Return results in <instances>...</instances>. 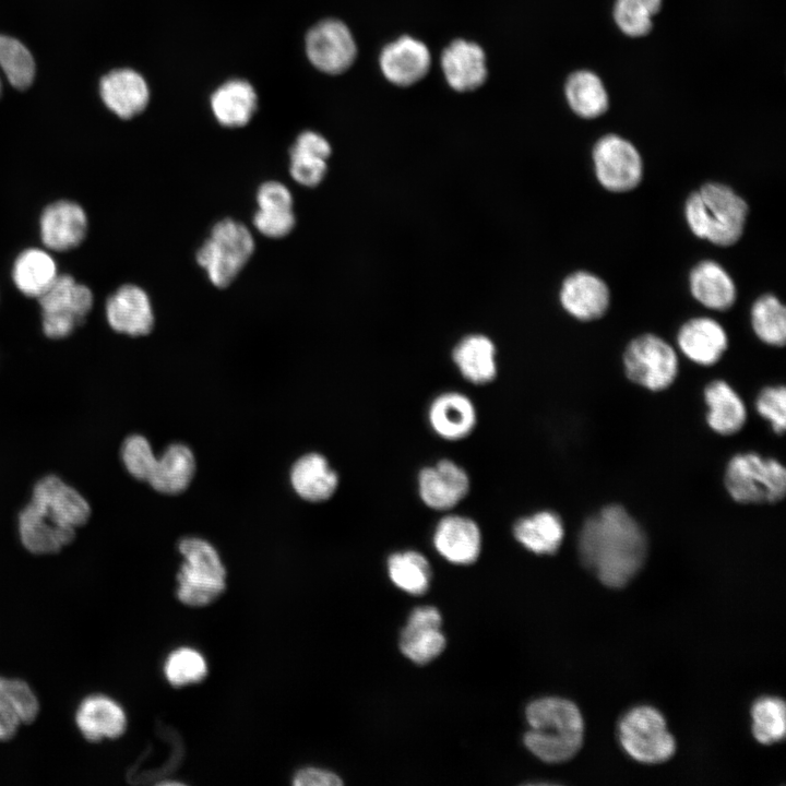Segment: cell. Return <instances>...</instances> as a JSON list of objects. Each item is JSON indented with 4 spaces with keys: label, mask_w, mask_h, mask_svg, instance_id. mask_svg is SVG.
<instances>
[{
    "label": "cell",
    "mask_w": 786,
    "mask_h": 786,
    "mask_svg": "<svg viewBox=\"0 0 786 786\" xmlns=\"http://www.w3.org/2000/svg\"><path fill=\"white\" fill-rule=\"evenodd\" d=\"M646 536L639 523L619 504H609L588 517L579 536L583 565L606 586L627 585L642 568Z\"/></svg>",
    "instance_id": "obj_1"
},
{
    "label": "cell",
    "mask_w": 786,
    "mask_h": 786,
    "mask_svg": "<svg viewBox=\"0 0 786 786\" xmlns=\"http://www.w3.org/2000/svg\"><path fill=\"white\" fill-rule=\"evenodd\" d=\"M529 729L525 747L539 760L562 763L572 759L584 740V720L570 700L546 696L532 701L525 710Z\"/></svg>",
    "instance_id": "obj_2"
},
{
    "label": "cell",
    "mask_w": 786,
    "mask_h": 786,
    "mask_svg": "<svg viewBox=\"0 0 786 786\" xmlns=\"http://www.w3.org/2000/svg\"><path fill=\"white\" fill-rule=\"evenodd\" d=\"M684 214L696 237L727 247L742 236L748 205L728 186L708 182L689 195Z\"/></svg>",
    "instance_id": "obj_3"
},
{
    "label": "cell",
    "mask_w": 786,
    "mask_h": 786,
    "mask_svg": "<svg viewBox=\"0 0 786 786\" xmlns=\"http://www.w3.org/2000/svg\"><path fill=\"white\" fill-rule=\"evenodd\" d=\"M183 562L177 574L178 599L191 607H203L226 588V569L215 547L207 540L188 536L178 543Z\"/></svg>",
    "instance_id": "obj_4"
},
{
    "label": "cell",
    "mask_w": 786,
    "mask_h": 786,
    "mask_svg": "<svg viewBox=\"0 0 786 786\" xmlns=\"http://www.w3.org/2000/svg\"><path fill=\"white\" fill-rule=\"evenodd\" d=\"M254 251V239L241 223L225 218L212 228L196 252V262L216 287L228 286Z\"/></svg>",
    "instance_id": "obj_5"
},
{
    "label": "cell",
    "mask_w": 786,
    "mask_h": 786,
    "mask_svg": "<svg viewBox=\"0 0 786 786\" xmlns=\"http://www.w3.org/2000/svg\"><path fill=\"white\" fill-rule=\"evenodd\" d=\"M725 486L738 503H775L786 493V469L774 458L740 453L727 464Z\"/></svg>",
    "instance_id": "obj_6"
},
{
    "label": "cell",
    "mask_w": 786,
    "mask_h": 786,
    "mask_svg": "<svg viewBox=\"0 0 786 786\" xmlns=\"http://www.w3.org/2000/svg\"><path fill=\"white\" fill-rule=\"evenodd\" d=\"M618 728L621 747L638 762L663 763L676 751V741L663 714L652 706L631 708L622 716Z\"/></svg>",
    "instance_id": "obj_7"
},
{
    "label": "cell",
    "mask_w": 786,
    "mask_h": 786,
    "mask_svg": "<svg viewBox=\"0 0 786 786\" xmlns=\"http://www.w3.org/2000/svg\"><path fill=\"white\" fill-rule=\"evenodd\" d=\"M41 309L43 330L50 338H63L82 324L93 307V293L69 274H58L37 298Z\"/></svg>",
    "instance_id": "obj_8"
},
{
    "label": "cell",
    "mask_w": 786,
    "mask_h": 786,
    "mask_svg": "<svg viewBox=\"0 0 786 786\" xmlns=\"http://www.w3.org/2000/svg\"><path fill=\"white\" fill-rule=\"evenodd\" d=\"M623 365L628 379L651 391L665 390L678 373L676 352L654 334L632 340L624 352Z\"/></svg>",
    "instance_id": "obj_9"
},
{
    "label": "cell",
    "mask_w": 786,
    "mask_h": 786,
    "mask_svg": "<svg viewBox=\"0 0 786 786\" xmlns=\"http://www.w3.org/2000/svg\"><path fill=\"white\" fill-rule=\"evenodd\" d=\"M596 178L612 192L634 189L641 181L643 164L638 150L627 140L608 134L593 150Z\"/></svg>",
    "instance_id": "obj_10"
},
{
    "label": "cell",
    "mask_w": 786,
    "mask_h": 786,
    "mask_svg": "<svg viewBox=\"0 0 786 786\" xmlns=\"http://www.w3.org/2000/svg\"><path fill=\"white\" fill-rule=\"evenodd\" d=\"M306 52L318 70L340 74L354 63L357 47L349 28L338 20L329 19L308 32Z\"/></svg>",
    "instance_id": "obj_11"
},
{
    "label": "cell",
    "mask_w": 786,
    "mask_h": 786,
    "mask_svg": "<svg viewBox=\"0 0 786 786\" xmlns=\"http://www.w3.org/2000/svg\"><path fill=\"white\" fill-rule=\"evenodd\" d=\"M417 483L421 501L436 511L453 509L471 489L467 472L449 458L420 469Z\"/></svg>",
    "instance_id": "obj_12"
},
{
    "label": "cell",
    "mask_w": 786,
    "mask_h": 786,
    "mask_svg": "<svg viewBox=\"0 0 786 786\" xmlns=\"http://www.w3.org/2000/svg\"><path fill=\"white\" fill-rule=\"evenodd\" d=\"M31 503L59 526L73 531L83 525L91 513L87 501L53 475L35 485Z\"/></svg>",
    "instance_id": "obj_13"
},
{
    "label": "cell",
    "mask_w": 786,
    "mask_h": 786,
    "mask_svg": "<svg viewBox=\"0 0 786 786\" xmlns=\"http://www.w3.org/2000/svg\"><path fill=\"white\" fill-rule=\"evenodd\" d=\"M442 618L432 606L415 608L403 628L398 646L405 657L418 665L428 664L445 648L446 640L441 632Z\"/></svg>",
    "instance_id": "obj_14"
},
{
    "label": "cell",
    "mask_w": 786,
    "mask_h": 786,
    "mask_svg": "<svg viewBox=\"0 0 786 786\" xmlns=\"http://www.w3.org/2000/svg\"><path fill=\"white\" fill-rule=\"evenodd\" d=\"M87 226L86 213L80 204L60 200L44 209L39 218L40 239L52 251H68L81 245Z\"/></svg>",
    "instance_id": "obj_15"
},
{
    "label": "cell",
    "mask_w": 786,
    "mask_h": 786,
    "mask_svg": "<svg viewBox=\"0 0 786 786\" xmlns=\"http://www.w3.org/2000/svg\"><path fill=\"white\" fill-rule=\"evenodd\" d=\"M432 543L445 560L454 564H471L480 555L481 533L473 519L448 514L437 523Z\"/></svg>",
    "instance_id": "obj_16"
},
{
    "label": "cell",
    "mask_w": 786,
    "mask_h": 786,
    "mask_svg": "<svg viewBox=\"0 0 786 786\" xmlns=\"http://www.w3.org/2000/svg\"><path fill=\"white\" fill-rule=\"evenodd\" d=\"M106 318L118 333L130 336L148 334L154 325V312L147 294L139 286L119 287L106 302Z\"/></svg>",
    "instance_id": "obj_17"
},
{
    "label": "cell",
    "mask_w": 786,
    "mask_h": 786,
    "mask_svg": "<svg viewBox=\"0 0 786 786\" xmlns=\"http://www.w3.org/2000/svg\"><path fill=\"white\" fill-rule=\"evenodd\" d=\"M379 63L388 81L397 86H409L427 74L431 57L424 43L402 36L382 49Z\"/></svg>",
    "instance_id": "obj_18"
},
{
    "label": "cell",
    "mask_w": 786,
    "mask_h": 786,
    "mask_svg": "<svg viewBox=\"0 0 786 786\" xmlns=\"http://www.w3.org/2000/svg\"><path fill=\"white\" fill-rule=\"evenodd\" d=\"M428 421L433 432L448 441L468 437L477 422V413L472 400L457 391L437 395L428 407Z\"/></svg>",
    "instance_id": "obj_19"
},
{
    "label": "cell",
    "mask_w": 786,
    "mask_h": 786,
    "mask_svg": "<svg viewBox=\"0 0 786 786\" xmlns=\"http://www.w3.org/2000/svg\"><path fill=\"white\" fill-rule=\"evenodd\" d=\"M609 289L596 275L580 271L569 275L560 290L562 307L581 321L596 320L609 306Z\"/></svg>",
    "instance_id": "obj_20"
},
{
    "label": "cell",
    "mask_w": 786,
    "mask_h": 786,
    "mask_svg": "<svg viewBox=\"0 0 786 786\" xmlns=\"http://www.w3.org/2000/svg\"><path fill=\"white\" fill-rule=\"evenodd\" d=\"M99 91L105 105L121 119L141 114L150 99L143 76L131 69H118L100 80Z\"/></svg>",
    "instance_id": "obj_21"
},
{
    "label": "cell",
    "mask_w": 786,
    "mask_h": 786,
    "mask_svg": "<svg viewBox=\"0 0 786 786\" xmlns=\"http://www.w3.org/2000/svg\"><path fill=\"white\" fill-rule=\"evenodd\" d=\"M441 68L449 85L458 92L479 87L487 78L485 52L464 39L452 41L442 52Z\"/></svg>",
    "instance_id": "obj_22"
},
{
    "label": "cell",
    "mask_w": 786,
    "mask_h": 786,
    "mask_svg": "<svg viewBox=\"0 0 786 786\" xmlns=\"http://www.w3.org/2000/svg\"><path fill=\"white\" fill-rule=\"evenodd\" d=\"M75 722L85 739L93 742L116 739L127 728V716L121 705L103 694L85 698L78 707Z\"/></svg>",
    "instance_id": "obj_23"
},
{
    "label": "cell",
    "mask_w": 786,
    "mask_h": 786,
    "mask_svg": "<svg viewBox=\"0 0 786 786\" xmlns=\"http://www.w3.org/2000/svg\"><path fill=\"white\" fill-rule=\"evenodd\" d=\"M289 480L294 491L309 502L330 499L338 487V475L326 457L311 452L301 455L290 468Z\"/></svg>",
    "instance_id": "obj_24"
},
{
    "label": "cell",
    "mask_w": 786,
    "mask_h": 786,
    "mask_svg": "<svg viewBox=\"0 0 786 786\" xmlns=\"http://www.w3.org/2000/svg\"><path fill=\"white\" fill-rule=\"evenodd\" d=\"M677 342L681 352L702 366L716 364L727 348L728 338L723 326L710 318H694L680 329Z\"/></svg>",
    "instance_id": "obj_25"
},
{
    "label": "cell",
    "mask_w": 786,
    "mask_h": 786,
    "mask_svg": "<svg viewBox=\"0 0 786 786\" xmlns=\"http://www.w3.org/2000/svg\"><path fill=\"white\" fill-rule=\"evenodd\" d=\"M38 712V699L24 680L0 676V740L11 739L21 725L35 720Z\"/></svg>",
    "instance_id": "obj_26"
},
{
    "label": "cell",
    "mask_w": 786,
    "mask_h": 786,
    "mask_svg": "<svg viewBox=\"0 0 786 786\" xmlns=\"http://www.w3.org/2000/svg\"><path fill=\"white\" fill-rule=\"evenodd\" d=\"M195 467L192 450L183 443H171L156 457L147 483L158 492L178 495L191 484Z\"/></svg>",
    "instance_id": "obj_27"
},
{
    "label": "cell",
    "mask_w": 786,
    "mask_h": 786,
    "mask_svg": "<svg viewBox=\"0 0 786 786\" xmlns=\"http://www.w3.org/2000/svg\"><path fill=\"white\" fill-rule=\"evenodd\" d=\"M19 532L24 547L37 555L60 551L75 535V531L59 526L31 502L20 513Z\"/></svg>",
    "instance_id": "obj_28"
},
{
    "label": "cell",
    "mask_w": 786,
    "mask_h": 786,
    "mask_svg": "<svg viewBox=\"0 0 786 786\" xmlns=\"http://www.w3.org/2000/svg\"><path fill=\"white\" fill-rule=\"evenodd\" d=\"M452 359L461 376L473 384H488L497 377L496 346L485 335L473 334L461 340Z\"/></svg>",
    "instance_id": "obj_29"
},
{
    "label": "cell",
    "mask_w": 786,
    "mask_h": 786,
    "mask_svg": "<svg viewBox=\"0 0 786 786\" xmlns=\"http://www.w3.org/2000/svg\"><path fill=\"white\" fill-rule=\"evenodd\" d=\"M258 105L257 93L245 80H230L222 84L211 96V108L216 120L228 128L247 124Z\"/></svg>",
    "instance_id": "obj_30"
},
{
    "label": "cell",
    "mask_w": 786,
    "mask_h": 786,
    "mask_svg": "<svg viewBox=\"0 0 786 786\" xmlns=\"http://www.w3.org/2000/svg\"><path fill=\"white\" fill-rule=\"evenodd\" d=\"M689 282L693 297L710 309L726 310L735 302L734 281L717 262L706 260L696 264Z\"/></svg>",
    "instance_id": "obj_31"
},
{
    "label": "cell",
    "mask_w": 786,
    "mask_h": 786,
    "mask_svg": "<svg viewBox=\"0 0 786 786\" xmlns=\"http://www.w3.org/2000/svg\"><path fill=\"white\" fill-rule=\"evenodd\" d=\"M704 398L708 406L707 424L715 432L730 436L743 427L747 419L745 403L727 382H710Z\"/></svg>",
    "instance_id": "obj_32"
},
{
    "label": "cell",
    "mask_w": 786,
    "mask_h": 786,
    "mask_svg": "<svg viewBox=\"0 0 786 786\" xmlns=\"http://www.w3.org/2000/svg\"><path fill=\"white\" fill-rule=\"evenodd\" d=\"M515 539L536 555H552L559 549L564 527L561 517L549 510L519 519L513 526Z\"/></svg>",
    "instance_id": "obj_33"
},
{
    "label": "cell",
    "mask_w": 786,
    "mask_h": 786,
    "mask_svg": "<svg viewBox=\"0 0 786 786\" xmlns=\"http://www.w3.org/2000/svg\"><path fill=\"white\" fill-rule=\"evenodd\" d=\"M58 276L53 258L45 250L29 248L22 251L12 267V279L25 296L38 298Z\"/></svg>",
    "instance_id": "obj_34"
},
{
    "label": "cell",
    "mask_w": 786,
    "mask_h": 786,
    "mask_svg": "<svg viewBox=\"0 0 786 786\" xmlns=\"http://www.w3.org/2000/svg\"><path fill=\"white\" fill-rule=\"evenodd\" d=\"M565 96L572 110L583 118H596L608 107L602 81L590 71H577L568 79Z\"/></svg>",
    "instance_id": "obj_35"
},
{
    "label": "cell",
    "mask_w": 786,
    "mask_h": 786,
    "mask_svg": "<svg viewBox=\"0 0 786 786\" xmlns=\"http://www.w3.org/2000/svg\"><path fill=\"white\" fill-rule=\"evenodd\" d=\"M391 581L413 595H422L429 588L431 569L427 558L418 551L394 552L388 558Z\"/></svg>",
    "instance_id": "obj_36"
},
{
    "label": "cell",
    "mask_w": 786,
    "mask_h": 786,
    "mask_svg": "<svg viewBox=\"0 0 786 786\" xmlns=\"http://www.w3.org/2000/svg\"><path fill=\"white\" fill-rule=\"evenodd\" d=\"M751 323L758 337L773 346H783L786 341V311L784 305L773 295H763L751 309Z\"/></svg>",
    "instance_id": "obj_37"
},
{
    "label": "cell",
    "mask_w": 786,
    "mask_h": 786,
    "mask_svg": "<svg viewBox=\"0 0 786 786\" xmlns=\"http://www.w3.org/2000/svg\"><path fill=\"white\" fill-rule=\"evenodd\" d=\"M752 733L763 745H772L786 735V705L777 696H762L751 708Z\"/></svg>",
    "instance_id": "obj_38"
},
{
    "label": "cell",
    "mask_w": 786,
    "mask_h": 786,
    "mask_svg": "<svg viewBox=\"0 0 786 786\" xmlns=\"http://www.w3.org/2000/svg\"><path fill=\"white\" fill-rule=\"evenodd\" d=\"M0 69L19 90L27 88L35 76V62L28 49L17 39L0 35Z\"/></svg>",
    "instance_id": "obj_39"
},
{
    "label": "cell",
    "mask_w": 786,
    "mask_h": 786,
    "mask_svg": "<svg viewBox=\"0 0 786 786\" xmlns=\"http://www.w3.org/2000/svg\"><path fill=\"white\" fill-rule=\"evenodd\" d=\"M167 681L174 687L200 682L207 675L204 657L191 647H179L172 651L164 665Z\"/></svg>",
    "instance_id": "obj_40"
},
{
    "label": "cell",
    "mask_w": 786,
    "mask_h": 786,
    "mask_svg": "<svg viewBox=\"0 0 786 786\" xmlns=\"http://www.w3.org/2000/svg\"><path fill=\"white\" fill-rule=\"evenodd\" d=\"M662 0H617L614 16L619 28L629 36L646 35L652 17L658 12Z\"/></svg>",
    "instance_id": "obj_41"
},
{
    "label": "cell",
    "mask_w": 786,
    "mask_h": 786,
    "mask_svg": "<svg viewBox=\"0 0 786 786\" xmlns=\"http://www.w3.org/2000/svg\"><path fill=\"white\" fill-rule=\"evenodd\" d=\"M121 457L127 471L138 480L147 481L156 456L148 440L141 434L129 436L121 449Z\"/></svg>",
    "instance_id": "obj_42"
},
{
    "label": "cell",
    "mask_w": 786,
    "mask_h": 786,
    "mask_svg": "<svg viewBox=\"0 0 786 786\" xmlns=\"http://www.w3.org/2000/svg\"><path fill=\"white\" fill-rule=\"evenodd\" d=\"M758 413L771 422L773 431L783 434L786 428V391L783 385L763 389L755 401Z\"/></svg>",
    "instance_id": "obj_43"
},
{
    "label": "cell",
    "mask_w": 786,
    "mask_h": 786,
    "mask_svg": "<svg viewBox=\"0 0 786 786\" xmlns=\"http://www.w3.org/2000/svg\"><path fill=\"white\" fill-rule=\"evenodd\" d=\"M326 159L290 152L289 171L295 181L306 187L319 184L326 172Z\"/></svg>",
    "instance_id": "obj_44"
},
{
    "label": "cell",
    "mask_w": 786,
    "mask_h": 786,
    "mask_svg": "<svg viewBox=\"0 0 786 786\" xmlns=\"http://www.w3.org/2000/svg\"><path fill=\"white\" fill-rule=\"evenodd\" d=\"M293 210H260L253 216L259 233L270 238L287 236L295 226Z\"/></svg>",
    "instance_id": "obj_45"
},
{
    "label": "cell",
    "mask_w": 786,
    "mask_h": 786,
    "mask_svg": "<svg viewBox=\"0 0 786 786\" xmlns=\"http://www.w3.org/2000/svg\"><path fill=\"white\" fill-rule=\"evenodd\" d=\"M260 210H293V196L289 189L278 181H267L257 192Z\"/></svg>",
    "instance_id": "obj_46"
},
{
    "label": "cell",
    "mask_w": 786,
    "mask_h": 786,
    "mask_svg": "<svg viewBox=\"0 0 786 786\" xmlns=\"http://www.w3.org/2000/svg\"><path fill=\"white\" fill-rule=\"evenodd\" d=\"M290 152L327 159L331 155V145L321 134L314 131H305L298 135Z\"/></svg>",
    "instance_id": "obj_47"
},
{
    "label": "cell",
    "mask_w": 786,
    "mask_h": 786,
    "mask_svg": "<svg viewBox=\"0 0 786 786\" xmlns=\"http://www.w3.org/2000/svg\"><path fill=\"white\" fill-rule=\"evenodd\" d=\"M296 786H338L343 782L338 775L331 771L318 767H305L299 770L293 779Z\"/></svg>",
    "instance_id": "obj_48"
},
{
    "label": "cell",
    "mask_w": 786,
    "mask_h": 786,
    "mask_svg": "<svg viewBox=\"0 0 786 786\" xmlns=\"http://www.w3.org/2000/svg\"><path fill=\"white\" fill-rule=\"evenodd\" d=\"M1 91H2V84H1V80H0V95H1Z\"/></svg>",
    "instance_id": "obj_49"
}]
</instances>
